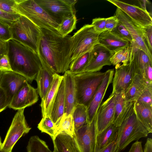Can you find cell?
Here are the masks:
<instances>
[{"mask_svg":"<svg viewBox=\"0 0 152 152\" xmlns=\"http://www.w3.org/2000/svg\"><path fill=\"white\" fill-rule=\"evenodd\" d=\"M42 36L37 53L57 74L69 69L72 49V36L63 37L60 34L41 29Z\"/></svg>","mask_w":152,"mask_h":152,"instance_id":"1","label":"cell"},{"mask_svg":"<svg viewBox=\"0 0 152 152\" xmlns=\"http://www.w3.org/2000/svg\"><path fill=\"white\" fill-rule=\"evenodd\" d=\"M6 44L7 55L12 71L23 75L31 83L42 67L37 53L12 39Z\"/></svg>","mask_w":152,"mask_h":152,"instance_id":"2","label":"cell"},{"mask_svg":"<svg viewBox=\"0 0 152 152\" xmlns=\"http://www.w3.org/2000/svg\"><path fill=\"white\" fill-rule=\"evenodd\" d=\"M147 129L138 119L134 109V102L128 110L123 122L118 127L116 146L119 152L124 150L132 142L147 137Z\"/></svg>","mask_w":152,"mask_h":152,"instance_id":"3","label":"cell"},{"mask_svg":"<svg viewBox=\"0 0 152 152\" xmlns=\"http://www.w3.org/2000/svg\"><path fill=\"white\" fill-rule=\"evenodd\" d=\"M15 0L18 14L27 18L40 29L59 34L57 31L59 24L34 0Z\"/></svg>","mask_w":152,"mask_h":152,"instance_id":"4","label":"cell"},{"mask_svg":"<svg viewBox=\"0 0 152 152\" xmlns=\"http://www.w3.org/2000/svg\"><path fill=\"white\" fill-rule=\"evenodd\" d=\"M106 74V71L73 74L77 104L88 107Z\"/></svg>","mask_w":152,"mask_h":152,"instance_id":"5","label":"cell"},{"mask_svg":"<svg viewBox=\"0 0 152 152\" xmlns=\"http://www.w3.org/2000/svg\"><path fill=\"white\" fill-rule=\"evenodd\" d=\"M12 39L17 41L37 53L42 32L30 20L21 15L10 27Z\"/></svg>","mask_w":152,"mask_h":152,"instance_id":"6","label":"cell"},{"mask_svg":"<svg viewBox=\"0 0 152 152\" xmlns=\"http://www.w3.org/2000/svg\"><path fill=\"white\" fill-rule=\"evenodd\" d=\"M91 24H85L72 36V49L71 62L79 57L89 52L99 44V35Z\"/></svg>","mask_w":152,"mask_h":152,"instance_id":"7","label":"cell"},{"mask_svg":"<svg viewBox=\"0 0 152 152\" xmlns=\"http://www.w3.org/2000/svg\"><path fill=\"white\" fill-rule=\"evenodd\" d=\"M24 109L18 110L15 113L2 143L0 152H12L18 141L31 129L26 121L24 114Z\"/></svg>","mask_w":152,"mask_h":152,"instance_id":"8","label":"cell"},{"mask_svg":"<svg viewBox=\"0 0 152 152\" xmlns=\"http://www.w3.org/2000/svg\"><path fill=\"white\" fill-rule=\"evenodd\" d=\"M59 24L67 16L75 15L77 0H34Z\"/></svg>","mask_w":152,"mask_h":152,"instance_id":"9","label":"cell"},{"mask_svg":"<svg viewBox=\"0 0 152 152\" xmlns=\"http://www.w3.org/2000/svg\"><path fill=\"white\" fill-rule=\"evenodd\" d=\"M114 15L117 18L119 22L127 29L132 37L133 41L139 49L143 51L152 61V53L150 52L145 42L144 28L136 23L117 7Z\"/></svg>","mask_w":152,"mask_h":152,"instance_id":"10","label":"cell"},{"mask_svg":"<svg viewBox=\"0 0 152 152\" xmlns=\"http://www.w3.org/2000/svg\"><path fill=\"white\" fill-rule=\"evenodd\" d=\"M96 132L95 117L91 123L74 131L73 138L77 152H93Z\"/></svg>","mask_w":152,"mask_h":152,"instance_id":"11","label":"cell"},{"mask_svg":"<svg viewBox=\"0 0 152 152\" xmlns=\"http://www.w3.org/2000/svg\"><path fill=\"white\" fill-rule=\"evenodd\" d=\"M134 57L127 64H118L115 66V71L113 78L112 93L124 92L132 83L136 75Z\"/></svg>","mask_w":152,"mask_h":152,"instance_id":"12","label":"cell"},{"mask_svg":"<svg viewBox=\"0 0 152 152\" xmlns=\"http://www.w3.org/2000/svg\"><path fill=\"white\" fill-rule=\"evenodd\" d=\"M120 9L143 28L152 26L151 15L147 11L135 5L117 0H107Z\"/></svg>","mask_w":152,"mask_h":152,"instance_id":"13","label":"cell"},{"mask_svg":"<svg viewBox=\"0 0 152 152\" xmlns=\"http://www.w3.org/2000/svg\"><path fill=\"white\" fill-rule=\"evenodd\" d=\"M115 94L111 93L107 99L101 104L96 112V134H98L113 124L114 120Z\"/></svg>","mask_w":152,"mask_h":152,"instance_id":"14","label":"cell"},{"mask_svg":"<svg viewBox=\"0 0 152 152\" xmlns=\"http://www.w3.org/2000/svg\"><path fill=\"white\" fill-rule=\"evenodd\" d=\"M28 82L26 78L18 73L12 71L3 72L0 87L5 93L8 107L15 94Z\"/></svg>","mask_w":152,"mask_h":152,"instance_id":"15","label":"cell"},{"mask_svg":"<svg viewBox=\"0 0 152 152\" xmlns=\"http://www.w3.org/2000/svg\"><path fill=\"white\" fill-rule=\"evenodd\" d=\"M114 53L99 43L96 45L90 52L89 62L83 72H99L104 66L112 65L110 60Z\"/></svg>","mask_w":152,"mask_h":152,"instance_id":"16","label":"cell"},{"mask_svg":"<svg viewBox=\"0 0 152 152\" xmlns=\"http://www.w3.org/2000/svg\"><path fill=\"white\" fill-rule=\"evenodd\" d=\"M37 89L26 83L13 98L8 107L15 110L24 109L38 100Z\"/></svg>","mask_w":152,"mask_h":152,"instance_id":"17","label":"cell"},{"mask_svg":"<svg viewBox=\"0 0 152 152\" xmlns=\"http://www.w3.org/2000/svg\"><path fill=\"white\" fill-rule=\"evenodd\" d=\"M114 72V69H109L106 71L104 78L87 107L88 123H91L95 118L96 112L101 103L107 89L112 81Z\"/></svg>","mask_w":152,"mask_h":152,"instance_id":"18","label":"cell"},{"mask_svg":"<svg viewBox=\"0 0 152 152\" xmlns=\"http://www.w3.org/2000/svg\"><path fill=\"white\" fill-rule=\"evenodd\" d=\"M64 82V113L66 115L72 114L77 104L74 76L69 70L63 75Z\"/></svg>","mask_w":152,"mask_h":152,"instance_id":"19","label":"cell"},{"mask_svg":"<svg viewBox=\"0 0 152 152\" xmlns=\"http://www.w3.org/2000/svg\"><path fill=\"white\" fill-rule=\"evenodd\" d=\"M64 77L58 87L51 106L49 116L56 128L64 113Z\"/></svg>","mask_w":152,"mask_h":152,"instance_id":"20","label":"cell"},{"mask_svg":"<svg viewBox=\"0 0 152 152\" xmlns=\"http://www.w3.org/2000/svg\"><path fill=\"white\" fill-rule=\"evenodd\" d=\"M98 38L100 44L114 53L129 46L130 43L111 31L103 32L99 35Z\"/></svg>","mask_w":152,"mask_h":152,"instance_id":"21","label":"cell"},{"mask_svg":"<svg viewBox=\"0 0 152 152\" xmlns=\"http://www.w3.org/2000/svg\"><path fill=\"white\" fill-rule=\"evenodd\" d=\"M56 73L42 65L35 78L37 84V90L42 99L45 96L53 81Z\"/></svg>","mask_w":152,"mask_h":152,"instance_id":"22","label":"cell"},{"mask_svg":"<svg viewBox=\"0 0 152 152\" xmlns=\"http://www.w3.org/2000/svg\"><path fill=\"white\" fill-rule=\"evenodd\" d=\"M148 85L140 76L136 74L132 83L124 92L126 102H134L148 87Z\"/></svg>","mask_w":152,"mask_h":152,"instance_id":"23","label":"cell"},{"mask_svg":"<svg viewBox=\"0 0 152 152\" xmlns=\"http://www.w3.org/2000/svg\"><path fill=\"white\" fill-rule=\"evenodd\" d=\"M134 109L138 119L147 129L152 132V107L142 102H134Z\"/></svg>","mask_w":152,"mask_h":152,"instance_id":"24","label":"cell"},{"mask_svg":"<svg viewBox=\"0 0 152 152\" xmlns=\"http://www.w3.org/2000/svg\"><path fill=\"white\" fill-rule=\"evenodd\" d=\"M63 77L58 74H55L52 84L45 96L42 99L40 106L42 117L49 116L50 110L58 87Z\"/></svg>","mask_w":152,"mask_h":152,"instance_id":"25","label":"cell"},{"mask_svg":"<svg viewBox=\"0 0 152 152\" xmlns=\"http://www.w3.org/2000/svg\"><path fill=\"white\" fill-rule=\"evenodd\" d=\"M115 94V112L113 124L118 127L121 124L133 102H126L124 92Z\"/></svg>","mask_w":152,"mask_h":152,"instance_id":"26","label":"cell"},{"mask_svg":"<svg viewBox=\"0 0 152 152\" xmlns=\"http://www.w3.org/2000/svg\"><path fill=\"white\" fill-rule=\"evenodd\" d=\"M139 49L134 42L132 41L130 45L115 52L110 58L111 64L115 66L118 64L125 65L132 59L134 53Z\"/></svg>","mask_w":152,"mask_h":152,"instance_id":"27","label":"cell"},{"mask_svg":"<svg viewBox=\"0 0 152 152\" xmlns=\"http://www.w3.org/2000/svg\"><path fill=\"white\" fill-rule=\"evenodd\" d=\"M53 141L54 152H77L73 137L66 133L58 134Z\"/></svg>","mask_w":152,"mask_h":152,"instance_id":"28","label":"cell"},{"mask_svg":"<svg viewBox=\"0 0 152 152\" xmlns=\"http://www.w3.org/2000/svg\"><path fill=\"white\" fill-rule=\"evenodd\" d=\"M118 127L112 124L98 134H96L95 142L99 148H103L116 141Z\"/></svg>","mask_w":152,"mask_h":152,"instance_id":"29","label":"cell"},{"mask_svg":"<svg viewBox=\"0 0 152 152\" xmlns=\"http://www.w3.org/2000/svg\"><path fill=\"white\" fill-rule=\"evenodd\" d=\"M75 130H77L88 123L87 107L77 104L72 113Z\"/></svg>","mask_w":152,"mask_h":152,"instance_id":"30","label":"cell"},{"mask_svg":"<svg viewBox=\"0 0 152 152\" xmlns=\"http://www.w3.org/2000/svg\"><path fill=\"white\" fill-rule=\"evenodd\" d=\"M74 131V123L72 114L66 115L64 113L56 129L54 138L61 133H66L73 137Z\"/></svg>","mask_w":152,"mask_h":152,"instance_id":"31","label":"cell"},{"mask_svg":"<svg viewBox=\"0 0 152 152\" xmlns=\"http://www.w3.org/2000/svg\"><path fill=\"white\" fill-rule=\"evenodd\" d=\"M133 60L136 74L142 77L147 65L149 62H152V61L143 51L139 49L134 53Z\"/></svg>","mask_w":152,"mask_h":152,"instance_id":"32","label":"cell"},{"mask_svg":"<svg viewBox=\"0 0 152 152\" xmlns=\"http://www.w3.org/2000/svg\"><path fill=\"white\" fill-rule=\"evenodd\" d=\"M77 21L75 15L65 17L59 24L57 29L58 31L63 37H65L76 29Z\"/></svg>","mask_w":152,"mask_h":152,"instance_id":"33","label":"cell"},{"mask_svg":"<svg viewBox=\"0 0 152 152\" xmlns=\"http://www.w3.org/2000/svg\"><path fill=\"white\" fill-rule=\"evenodd\" d=\"M90 52L80 56L72 61L69 65V72L74 75L83 72L89 61Z\"/></svg>","mask_w":152,"mask_h":152,"instance_id":"34","label":"cell"},{"mask_svg":"<svg viewBox=\"0 0 152 152\" xmlns=\"http://www.w3.org/2000/svg\"><path fill=\"white\" fill-rule=\"evenodd\" d=\"M26 149L27 152H53L50 150L45 142L37 135L30 137Z\"/></svg>","mask_w":152,"mask_h":152,"instance_id":"35","label":"cell"},{"mask_svg":"<svg viewBox=\"0 0 152 152\" xmlns=\"http://www.w3.org/2000/svg\"><path fill=\"white\" fill-rule=\"evenodd\" d=\"M37 128L42 132L47 134L53 140L56 127L49 116L42 117Z\"/></svg>","mask_w":152,"mask_h":152,"instance_id":"36","label":"cell"},{"mask_svg":"<svg viewBox=\"0 0 152 152\" xmlns=\"http://www.w3.org/2000/svg\"><path fill=\"white\" fill-rule=\"evenodd\" d=\"M110 31L130 43L133 41L132 37L127 29L119 21L117 26Z\"/></svg>","mask_w":152,"mask_h":152,"instance_id":"37","label":"cell"},{"mask_svg":"<svg viewBox=\"0 0 152 152\" xmlns=\"http://www.w3.org/2000/svg\"><path fill=\"white\" fill-rule=\"evenodd\" d=\"M20 16L18 14L9 13L0 9V22L9 27Z\"/></svg>","mask_w":152,"mask_h":152,"instance_id":"38","label":"cell"},{"mask_svg":"<svg viewBox=\"0 0 152 152\" xmlns=\"http://www.w3.org/2000/svg\"><path fill=\"white\" fill-rule=\"evenodd\" d=\"M0 9L9 13L18 14L15 0H0Z\"/></svg>","mask_w":152,"mask_h":152,"instance_id":"39","label":"cell"},{"mask_svg":"<svg viewBox=\"0 0 152 152\" xmlns=\"http://www.w3.org/2000/svg\"><path fill=\"white\" fill-rule=\"evenodd\" d=\"M106 18H95L92 19L91 24L96 32L98 34L104 32L105 31Z\"/></svg>","mask_w":152,"mask_h":152,"instance_id":"40","label":"cell"},{"mask_svg":"<svg viewBox=\"0 0 152 152\" xmlns=\"http://www.w3.org/2000/svg\"><path fill=\"white\" fill-rule=\"evenodd\" d=\"M136 101L142 102L152 107V87L147 88Z\"/></svg>","mask_w":152,"mask_h":152,"instance_id":"41","label":"cell"},{"mask_svg":"<svg viewBox=\"0 0 152 152\" xmlns=\"http://www.w3.org/2000/svg\"><path fill=\"white\" fill-rule=\"evenodd\" d=\"M12 38L10 27L0 22V40L7 42Z\"/></svg>","mask_w":152,"mask_h":152,"instance_id":"42","label":"cell"},{"mask_svg":"<svg viewBox=\"0 0 152 152\" xmlns=\"http://www.w3.org/2000/svg\"><path fill=\"white\" fill-rule=\"evenodd\" d=\"M93 152H119L116 146V140L102 148H99L95 141Z\"/></svg>","mask_w":152,"mask_h":152,"instance_id":"43","label":"cell"},{"mask_svg":"<svg viewBox=\"0 0 152 152\" xmlns=\"http://www.w3.org/2000/svg\"><path fill=\"white\" fill-rule=\"evenodd\" d=\"M142 78L148 85L152 86V62H150L147 65Z\"/></svg>","mask_w":152,"mask_h":152,"instance_id":"44","label":"cell"},{"mask_svg":"<svg viewBox=\"0 0 152 152\" xmlns=\"http://www.w3.org/2000/svg\"><path fill=\"white\" fill-rule=\"evenodd\" d=\"M119 20L115 15L106 18L105 31H111L117 26Z\"/></svg>","mask_w":152,"mask_h":152,"instance_id":"45","label":"cell"},{"mask_svg":"<svg viewBox=\"0 0 152 152\" xmlns=\"http://www.w3.org/2000/svg\"><path fill=\"white\" fill-rule=\"evenodd\" d=\"M144 34L145 40L148 44V47L151 53L152 51V26L144 28Z\"/></svg>","mask_w":152,"mask_h":152,"instance_id":"46","label":"cell"},{"mask_svg":"<svg viewBox=\"0 0 152 152\" xmlns=\"http://www.w3.org/2000/svg\"><path fill=\"white\" fill-rule=\"evenodd\" d=\"M0 70L3 72L12 71L7 54L4 55L0 59Z\"/></svg>","mask_w":152,"mask_h":152,"instance_id":"47","label":"cell"},{"mask_svg":"<svg viewBox=\"0 0 152 152\" xmlns=\"http://www.w3.org/2000/svg\"><path fill=\"white\" fill-rule=\"evenodd\" d=\"M7 107L8 106L5 93L3 90L0 87V113Z\"/></svg>","mask_w":152,"mask_h":152,"instance_id":"48","label":"cell"},{"mask_svg":"<svg viewBox=\"0 0 152 152\" xmlns=\"http://www.w3.org/2000/svg\"><path fill=\"white\" fill-rule=\"evenodd\" d=\"M128 152H143L141 141H137L133 143Z\"/></svg>","mask_w":152,"mask_h":152,"instance_id":"49","label":"cell"},{"mask_svg":"<svg viewBox=\"0 0 152 152\" xmlns=\"http://www.w3.org/2000/svg\"><path fill=\"white\" fill-rule=\"evenodd\" d=\"M143 152H152V139L148 138L144 145Z\"/></svg>","mask_w":152,"mask_h":152,"instance_id":"50","label":"cell"},{"mask_svg":"<svg viewBox=\"0 0 152 152\" xmlns=\"http://www.w3.org/2000/svg\"><path fill=\"white\" fill-rule=\"evenodd\" d=\"M6 42L0 40V59L7 54Z\"/></svg>","mask_w":152,"mask_h":152,"instance_id":"51","label":"cell"},{"mask_svg":"<svg viewBox=\"0 0 152 152\" xmlns=\"http://www.w3.org/2000/svg\"><path fill=\"white\" fill-rule=\"evenodd\" d=\"M3 72L0 70V83L1 81V79L3 74Z\"/></svg>","mask_w":152,"mask_h":152,"instance_id":"52","label":"cell"},{"mask_svg":"<svg viewBox=\"0 0 152 152\" xmlns=\"http://www.w3.org/2000/svg\"><path fill=\"white\" fill-rule=\"evenodd\" d=\"M2 144V142H1V137H0V150L1 149V147Z\"/></svg>","mask_w":152,"mask_h":152,"instance_id":"53","label":"cell"},{"mask_svg":"<svg viewBox=\"0 0 152 152\" xmlns=\"http://www.w3.org/2000/svg\"><path fill=\"white\" fill-rule=\"evenodd\" d=\"M53 152H54L53 151Z\"/></svg>","mask_w":152,"mask_h":152,"instance_id":"54","label":"cell"},{"mask_svg":"<svg viewBox=\"0 0 152 152\" xmlns=\"http://www.w3.org/2000/svg\"></svg>","mask_w":152,"mask_h":152,"instance_id":"55","label":"cell"}]
</instances>
